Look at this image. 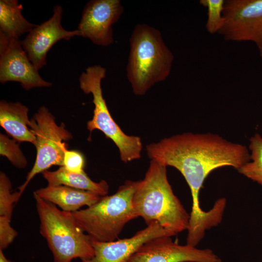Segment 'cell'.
Returning a JSON list of instances; mask_svg holds the SVG:
<instances>
[{
    "label": "cell",
    "mask_w": 262,
    "mask_h": 262,
    "mask_svg": "<svg viewBox=\"0 0 262 262\" xmlns=\"http://www.w3.org/2000/svg\"><path fill=\"white\" fill-rule=\"evenodd\" d=\"M10 222V219L0 216V249L2 250L6 249L18 234Z\"/></svg>",
    "instance_id": "23"
},
{
    "label": "cell",
    "mask_w": 262,
    "mask_h": 262,
    "mask_svg": "<svg viewBox=\"0 0 262 262\" xmlns=\"http://www.w3.org/2000/svg\"><path fill=\"white\" fill-rule=\"evenodd\" d=\"M63 8L55 5L50 18L36 25L21 41L29 60L38 70L46 65V56L51 48L61 39L69 40L80 36L79 31L65 30L61 25Z\"/></svg>",
    "instance_id": "12"
},
{
    "label": "cell",
    "mask_w": 262,
    "mask_h": 262,
    "mask_svg": "<svg viewBox=\"0 0 262 262\" xmlns=\"http://www.w3.org/2000/svg\"><path fill=\"white\" fill-rule=\"evenodd\" d=\"M223 16L218 33L227 41L254 42L262 56V0H225Z\"/></svg>",
    "instance_id": "8"
},
{
    "label": "cell",
    "mask_w": 262,
    "mask_h": 262,
    "mask_svg": "<svg viewBox=\"0 0 262 262\" xmlns=\"http://www.w3.org/2000/svg\"><path fill=\"white\" fill-rule=\"evenodd\" d=\"M33 195L40 221L39 232L46 240L54 262H72L75 258L93 257L92 239L77 225L70 212L59 209L34 193Z\"/></svg>",
    "instance_id": "5"
},
{
    "label": "cell",
    "mask_w": 262,
    "mask_h": 262,
    "mask_svg": "<svg viewBox=\"0 0 262 262\" xmlns=\"http://www.w3.org/2000/svg\"><path fill=\"white\" fill-rule=\"evenodd\" d=\"M130 45L127 77L134 94L142 96L169 76L174 56L160 31L146 24L135 26Z\"/></svg>",
    "instance_id": "3"
},
{
    "label": "cell",
    "mask_w": 262,
    "mask_h": 262,
    "mask_svg": "<svg viewBox=\"0 0 262 262\" xmlns=\"http://www.w3.org/2000/svg\"><path fill=\"white\" fill-rule=\"evenodd\" d=\"M106 72L104 67L95 65L87 67L79 77L80 88L85 94H92L95 106L93 118L87 122V129L90 133L98 130L112 140L118 148L121 161L127 163L140 158L142 143L139 137L125 134L110 114L101 87Z\"/></svg>",
    "instance_id": "6"
},
{
    "label": "cell",
    "mask_w": 262,
    "mask_h": 262,
    "mask_svg": "<svg viewBox=\"0 0 262 262\" xmlns=\"http://www.w3.org/2000/svg\"><path fill=\"white\" fill-rule=\"evenodd\" d=\"M173 236L158 222L153 221L130 238L110 242L92 240L94 255L90 259L81 260L82 262H124L149 240Z\"/></svg>",
    "instance_id": "13"
},
{
    "label": "cell",
    "mask_w": 262,
    "mask_h": 262,
    "mask_svg": "<svg viewBox=\"0 0 262 262\" xmlns=\"http://www.w3.org/2000/svg\"><path fill=\"white\" fill-rule=\"evenodd\" d=\"M132 203L147 225L156 221L174 236L188 229L190 214L173 191L166 167L156 162L150 161L144 178L139 180Z\"/></svg>",
    "instance_id": "2"
},
{
    "label": "cell",
    "mask_w": 262,
    "mask_h": 262,
    "mask_svg": "<svg viewBox=\"0 0 262 262\" xmlns=\"http://www.w3.org/2000/svg\"><path fill=\"white\" fill-rule=\"evenodd\" d=\"M129 260L131 262H222L210 249H199L187 244L180 245L174 242L169 236L149 240Z\"/></svg>",
    "instance_id": "10"
},
{
    "label": "cell",
    "mask_w": 262,
    "mask_h": 262,
    "mask_svg": "<svg viewBox=\"0 0 262 262\" xmlns=\"http://www.w3.org/2000/svg\"><path fill=\"white\" fill-rule=\"evenodd\" d=\"M224 0H200L199 3L207 8V31L211 34L219 32L224 22L223 16Z\"/></svg>",
    "instance_id": "20"
},
{
    "label": "cell",
    "mask_w": 262,
    "mask_h": 262,
    "mask_svg": "<svg viewBox=\"0 0 262 262\" xmlns=\"http://www.w3.org/2000/svg\"><path fill=\"white\" fill-rule=\"evenodd\" d=\"M29 109L19 102H0V125L6 133L18 142L33 144L35 137L29 128Z\"/></svg>",
    "instance_id": "15"
},
{
    "label": "cell",
    "mask_w": 262,
    "mask_h": 262,
    "mask_svg": "<svg viewBox=\"0 0 262 262\" xmlns=\"http://www.w3.org/2000/svg\"><path fill=\"white\" fill-rule=\"evenodd\" d=\"M84 158L82 153L77 150L65 151L63 166L66 170L74 173H80L84 170Z\"/></svg>",
    "instance_id": "22"
},
{
    "label": "cell",
    "mask_w": 262,
    "mask_h": 262,
    "mask_svg": "<svg viewBox=\"0 0 262 262\" xmlns=\"http://www.w3.org/2000/svg\"><path fill=\"white\" fill-rule=\"evenodd\" d=\"M42 173L48 185H65L91 192L101 196H106L108 193L109 186L105 180L95 182L84 170L80 173H74L68 171L62 166L55 171L47 170Z\"/></svg>",
    "instance_id": "16"
},
{
    "label": "cell",
    "mask_w": 262,
    "mask_h": 262,
    "mask_svg": "<svg viewBox=\"0 0 262 262\" xmlns=\"http://www.w3.org/2000/svg\"><path fill=\"white\" fill-rule=\"evenodd\" d=\"M23 6L17 0H0V33L16 39L29 33L36 25L22 15Z\"/></svg>",
    "instance_id": "17"
},
{
    "label": "cell",
    "mask_w": 262,
    "mask_h": 262,
    "mask_svg": "<svg viewBox=\"0 0 262 262\" xmlns=\"http://www.w3.org/2000/svg\"><path fill=\"white\" fill-rule=\"evenodd\" d=\"M29 128L35 137L34 145L36 156L33 166L28 172L24 183L18 187L22 195L34 177L52 165L63 166L67 145L64 141L72 138L71 133L62 123L58 125L55 117L45 106L40 107L30 119Z\"/></svg>",
    "instance_id": "7"
},
{
    "label": "cell",
    "mask_w": 262,
    "mask_h": 262,
    "mask_svg": "<svg viewBox=\"0 0 262 262\" xmlns=\"http://www.w3.org/2000/svg\"><path fill=\"white\" fill-rule=\"evenodd\" d=\"M0 262H15L7 259L5 256L3 250L0 249Z\"/></svg>",
    "instance_id": "24"
},
{
    "label": "cell",
    "mask_w": 262,
    "mask_h": 262,
    "mask_svg": "<svg viewBox=\"0 0 262 262\" xmlns=\"http://www.w3.org/2000/svg\"><path fill=\"white\" fill-rule=\"evenodd\" d=\"M0 154L6 157L16 167L23 168L27 164V159L16 141L2 133L0 134Z\"/></svg>",
    "instance_id": "21"
},
{
    "label": "cell",
    "mask_w": 262,
    "mask_h": 262,
    "mask_svg": "<svg viewBox=\"0 0 262 262\" xmlns=\"http://www.w3.org/2000/svg\"><path fill=\"white\" fill-rule=\"evenodd\" d=\"M0 82H17L26 90L49 87L38 70L29 60L19 39L10 38L0 33Z\"/></svg>",
    "instance_id": "9"
},
{
    "label": "cell",
    "mask_w": 262,
    "mask_h": 262,
    "mask_svg": "<svg viewBox=\"0 0 262 262\" xmlns=\"http://www.w3.org/2000/svg\"><path fill=\"white\" fill-rule=\"evenodd\" d=\"M250 161L239 168L238 172L262 185V136L256 133L249 139Z\"/></svg>",
    "instance_id": "18"
},
{
    "label": "cell",
    "mask_w": 262,
    "mask_h": 262,
    "mask_svg": "<svg viewBox=\"0 0 262 262\" xmlns=\"http://www.w3.org/2000/svg\"><path fill=\"white\" fill-rule=\"evenodd\" d=\"M11 182L3 172L0 173V216L11 219L14 204L20 198L19 191L12 193Z\"/></svg>",
    "instance_id": "19"
},
{
    "label": "cell",
    "mask_w": 262,
    "mask_h": 262,
    "mask_svg": "<svg viewBox=\"0 0 262 262\" xmlns=\"http://www.w3.org/2000/svg\"><path fill=\"white\" fill-rule=\"evenodd\" d=\"M124 8L119 0H92L85 5L77 30L80 36L94 44L108 46L113 43L112 25L119 19Z\"/></svg>",
    "instance_id": "11"
},
{
    "label": "cell",
    "mask_w": 262,
    "mask_h": 262,
    "mask_svg": "<svg viewBox=\"0 0 262 262\" xmlns=\"http://www.w3.org/2000/svg\"><path fill=\"white\" fill-rule=\"evenodd\" d=\"M124 262H131L128 260H127V261H125Z\"/></svg>",
    "instance_id": "25"
},
{
    "label": "cell",
    "mask_w": 262,
    "mask_h": 262,
    "mask_svg": "<svg viewBox=\"0 0 262 262\" xmlns=\"http://www.w3.org/2000/svg\"><path fill=\"white\" fill-rule=\"evenodd\" d=\"M39 197L61 208L73 212L83 206H90L97 202L101 196L91 192L65 185H50L34 191Z\"/></svg>",
    "instance_id": "14"
},
{
    "label": "cell",
    "mask_w": 262,
    "mask_h": 262,
    "mask_svg": "<svg viewBox=\"0 0 262 262\" xmlns=\"http://www.w3.org/2000/svg\"><path fill=\"white\" fill-rule=\"evenodd\" d=\"M138 182L127 180L113 195L101 196L87 208L70 214L92 240L115 241L125 225L138 217L132 203Z\"/></svg>",
    "instance_id": "4"
},
{
    "label": "cell",
    "mask_w": 262,
    "mask_h": 262,
    "mask_svg": "<svg viewBox=\"0 0 262 262\" xmlns=\"http://www.w3.org/2000/svg\"><path fill=\"white\" fill-rule=\"evenodd\" d=\"M146 150L151 160L175 168L184 178L192 198L189 226L194 229L205 228L214 216L212 210H203L199 203V192L209 174L224 166L238 170L250 161L246 146L210 132L174 135L148 145Z\"/></svg>",
    "instance_id": "1"
}]
</instances>
